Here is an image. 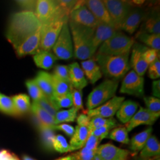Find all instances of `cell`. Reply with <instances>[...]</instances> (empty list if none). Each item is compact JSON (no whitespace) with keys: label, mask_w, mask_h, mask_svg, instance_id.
<instances>
[{"label":"cell","mask_w":160,"mask_h":160,"mask_svg":"<svg viewBox=\"0 0 160 160\" xmlns=\"http://www.w3.org/2000/svg\"><path fill=\"white\" fill-rule=\"evenodd\" d=\"M26 86L29 92V95L33 99V102H38L45 96L34 79L27 80L26 82Z\"/></svg>","instance_id":"36"},{"label":"cell","mask_w":160,"mask_h":160,"mask_svg":"<svg viewBox=\"0 0 160 160\" xmlns=\"http://www.w3.org/2000/svg\"><path fill=\"white\" fill-rule=\"evenodd\" d=\"M125 101V97L115 96L97 108L87 111L90 118L100 117L103 118H113L119 109L122 103Z\"/></svg>","instance_id":"11"},{"label":"cell","mask_w":160,"mask_h":160,"mask_svg":"<svg viewBox=\"0 0 160 160\" xmlns=\"http://www.w3.org/2000/svg\"><path fill=\"white\" fill-rule=\"evenodd\" d=\"M148 76L151 79L155 80L159 78L160 76V57H158L154 61L149 65Z\"/></svg>","instance_id":"44"},{"label":"cell","mask_w":160,"mask_h":160,"mask_svg":"<svg viewBox=\"0 0 160 160\" xmlns=\"http://www.w3.org/2000/svg\"><path fill=\"white\" fill-rule=\"evenodd\" d=\"M138 103L131 100L124 101L116 112L117 118L123 123H127L136 113Z\"/></svg>","instance_id":"24"},{"label":"cell","mask_w":160,"mask_h":160,"mask_svg":"<svg viewBox=\"0 0 160 160\" xmlns=\"http://www.w3.org/2000/svg\"><path fill=\"white\" fill-rule=\"evenodd\" d=\"M68 21L55 20L42 24L40 30V51H49L55 45L64 23Z\"/></svg>","instance_id":"6"},{"label":"cell","mask_w":160,"mask_h":160,"mask_svg":"<svg viewBox=\"0 0 160 160\" xmlns=\"http://www.w3.org/2000/svg\"><path fill=\"white\" fill-rule=\"evenodd\" d=\"M41 27L42 23L34 12L27 11L16 12L10 17L6 38L14 49H16Z\"/></svg>","instance_id":"1"},{"label":"cell","mask_w":160,"mask_h":160,"mask_svg":"<svg viewBox=\"0 0 160 160\" xmlns=\"http://www.w3.org/2000/svg\"><path fill=\"white\" fill-rule=\"evenodd\" d=\"M72 154L74 155L77 160H92L96 155V151H91L83 147L80 149L78 152Z\"/></svg>","instance_id":"45"},{"label":"cell","mask_w":160,"mask_h":160,"mask_svg":"<svg viewBox=\"0 0 160 160\" xmlns=\"http://www.w3.org/2000/svg\"><path fill=\"white\" fill-rule=\"evenodd\" d=\"M102 141L100 139L95 137L92 133H89L88 137L84 146L86 148L93 151H96L97 148L99 146V143Z\"/></svg>","instance_id":"46"},{"label":"cell","mask_w":160,"mask_h":160,"mask_svg":"<svg viewBox=\"0 0 160 160\" xmlns=\"http://www.w3.org/2000/svg\"><path fill=\"white\" fill-rule=\"evenodd\" d=\"M148 49L147 47L135 43L132 46L131 57L129 61L131 68L138 75L142 77L147 71L148 65L144 60L143 53Z\"/></svg>","instance_id":"15"},{"label":"cell","mask_w":160,"mask_h":160,"mask_svg":"<svg viewBox=\"0 0 160 160\" xmlns=\"http://www.w3.org/2000/svg\"><path fill=\"white\" fill-rule=\"evenodd\" d=\"M119 83V80L106 79L94 88L87 98L88 110L97 108L114 97Z\"/></svg>","instance_id":"5"},{"label":"cell","mask_w":160,"mask_h":160,"mask_svg":"<svg viewBox=\"0 0 160 160\" xmlns=\"http://www.w3.org/2000/svg\"><path fill=\"white\" fill-rule=\"evenodd\" d=\"M58 59L68 60L74 55V47L68 22L64 23L58 39L53 46Z\"/></svg>","instance_id":"7"},{"label":"cell","mask_w":160,"mask_h":160,"mask_svg":"<svg viewBox=\"0 0 160 160\" xmlns=\"http://www.w3.org/2000/svg\"><path fill=\"white\" fill-rule=\"evenodd\" d=\"M136 38L145 45L160 52V34H149L142 32H138Z\"/></svg>","instance_id":"30"},{"label":"cell","mask_w":160,"mask_h":160,"mask_svg":"<svg viewBox=\"0 0 160 160\" xmlns=\"http://www.w3.org/2000/svg\"><path fill=\"white\" fill-rule=\"evenodd\" d=\"M152 95L156 98H160V80H155L152 82Z\"/></svg>","instance_id":"53"},{"label":"cell","mask_w":160,"mask_h":160,"mask_svg":"<svg viewBox=\"0 0 160 160\" xmlns=\"http://www.w3.org/2000/svg\"><path fill=\"white\" fill-rule=\"evenodd\" d=\"M84 2V1H78L74 8L69 14V22L89 28L96 29L99 22Z\"/></svg>","instance_id":"9"},{"label":"cell","mask_w":160,"mask_h":160,"mask_svg":"<svg viewBox=\"0 0 160 160\" xmlns=\"http://www.w3.org/2000/svg\"><path fill=\"white\" fill-rule=\"evenodd\" d=\"M71 94L72 96L73 107L78 111L79 110L83 109L82 104V92L81 90H77L71 87Z\"/></svg>","instance_id":"42"},{"label":"cell","mask_w":160,"mask_h":160,"mask_svg":"<svg viewBox=\"0 0 160 160\" xmlns=\"http://www.w3.org/2000/svg\"><path fill=\"white\" fill-rule=\"evenodd\" d=\"M120 93L137 97L144 95V79L132 70L124 77L120 87Z\"/></svg>","instance_id":"10"},{"label":"cell","mask_w":160,"mask_h":160,"mask_svg":"<svg viewBox=\"0 0 160 160\" xmlns=\"http://www.w3.org/2000/svg\"><path fill=\"white\" fill-rule=\"evenodd\" d=\"M53 97H59L71 92V84L52 75Z\"/></svg>","instance_id":"31"},{"label":"cell","mask_w":160,"mask_h":160,"mask_svg":"<svg viewBox=\"0 0 160 160\" xmlns=\"http://www.w3.org/2000/svg\"><path fill=\"white\" fill-rule=\"evenodd\" d=\"M135 39L118 31L100 46L97 53L107 55H120L130 53L135 44Z\"/></svg>","instance_id":"4"},{"label":"cell","mask_w":160,"mask_h":160,"mask_svg":"<svg viewBox=\"0 0 160 160\" xmlns=\"http://www.w3.org/2000/svg\"><path fill=\"white\" fill-rule=\"evenodd\" d=\"M143 58L148 65L152 63L158 57H160V52L151 48H148L143 52Z\"/></svg>","instance_id":"47"},{"label":"cell","mask_w":160,"mask_h":160,"mask_svg":"<svg viewBox=\"0 0 160 160\" xmlns=\"http://www.w3.org/2000/svg\"><path fill=\"white\" fill-rule=\"evenodd\" d=\"M145 2L144 1H137V0H135V1H129V3L131 4V6H132V4L133 5H135L137 7L139 6H141V5L143 4V3Z\"/></svg>","instance_id":"55"},{"label":"cell","mask_w":160,"mask_h":160,"mask_svg":"<svg viewBox=\"0 0 160 160\" xmlns=\"http://www.w3.org/2000/svg\"><path fill=\"white\" fill-rule=\"evenodd\" d=\"M78 110L74 107L68 110L58 111L54 117L56 125L63 122H74L77 118Z\"/></svg>","instance_id":"32"},{"label":"cell","mask_w":160,"mask_h":160,"mask_svg":"<svg viewBox=\"0 0 160 160\" xmlns=\"http://www.w3.org/2000/svg\"><path fill=\"white\" fill-rule=\"evenodd\" d=\"M96 154L102 160H128L131 152L112 143H108L98 146Z\"/></svg>","instance_id":"13"},{"label":"cell","mask_w":160,"mask_h":160,"mask_svg":"<svg viewBox=\"0 0 160 160\" xmlns=\"http://www.w3.org/2000/svg\"><path fill=\"white\" fill-rule=\"evenodd\" d=\"M143 101L147 108L149 111L154 113H160V98L153 96L143 97Z\"/></svg>","instance_id":"41"},{"label":"cell","mask_w":160,"mask_h":160,"mask_svg":"<svg viewBox=\"0 0 160 160\" xmlns=\"http://www.w3.org/2000/svg\"><path fill=\"white\" fill-rule=\"evenodd\" d=\"M58 58L55 55L49 51H39L33 57L36 65L44 69H49L53 67Z\"/></svg>","instance_id":"27"},{"label":"cell","mask_w":160,"mask_h":160,"mask_svg":"<svg viewBox=\"0 0 160 160\" xmlns=\"http://www.w3.org/2000/svg\"><path fill=\"white\" fill-rule=\"evenodd\" d=\"M84 4L92 12L93 16L99 23L107 24L114 27L113 23L103 1L87 0L84 1Z\"/></svg>","instance_id":"16"},{"label":"cell","mask_w":160,"mask_h":160,"mask_svg":"<svg viewBox=\"0 0 160 160\" xmlns=\"http://www.w3.org/2000/svg\"><path fill=\"white\" fill-rule=\"evenodd\" d=\"M140 32L149 34H160V12L157 9L152 10L143 20Z\"/></svg>","instance_id":"20"},{"label":"cell","mask_w":160,"mask_h":160,"mask_svg":"<svg viewBox=\"0 0 160 160\" xmlns=\"http://www.w3.org/2000/svg\"><path fill=\"white\" fill-rule=\"evenodd\" d=\"M152 128L149 127L145 130L135 135L131 140L130 148L134 152L141 151L145 146L148 139L151 135Z\"/></svg>","instance_id":"28"},{"label":"cell","mask_w":160,"mask_h":160,"mask_svg":"<svg viewBox=\"0 0 160 160\" xmlns=\"http://www.w3.org/2000/svg\"><path fill=\"white\" fill-rule=\"evenodd\" d=\"M40 30H38L15 49L18 57H23L28 55H35L40 51Z\"/></svg>","instance_id":"17"},{"label":"cell","mask_w":160,"mask_h":160,"mask_svg":"<svg viewBox=\"0 0 160 160\" xmlns=\"http://www.w3.org/2000/svg\"><path fill=\"white\" fill-rule=\"evenodd\" d=\"M0 112L12 116H17L12 98L0 92Z\"/></svg>","instance_id":"35"},{"label":"cell","mask_w":160,"mask_h":160,"mask_svg":"<svg viewBox=\"0 0 160 160\" xmlns=\"http://www.w3.org/2000/svg\"><path fill=\"white\" fill-rule=\"evenodd\" d=\"M61 80H63L65 82L70 84L69 67L67 65H58L55 67L53 74Z\"/></svg>","instance_id":"43"},{"label":"cell","mask_w":160,"mask_h":160,"mask_svg":"<svg viewBox=\"0 0 160 160\" xmlns=\"http://www.w3.org/2000/svg\"><path fill=\"white\" fill-rule=\"evenodd\" d=\"M17 116L25 114L31 108L30 97L25 94H19L12 97Z\"/></svg>","instance_id":"29"},{"label":"cell","mask_w":160,"mask_h":160,"mask_svg":"<svg viewBox=\"0 0 160 160\" xmlns=\"http://www.w3.org/2000/svg\"><path fill=\"white\" fill-rule=\"evenodd\" d=\"M147 14L148 12L142 8H132L122 25L121 30H123L129 34L134 33L147 16Z\"/></svg>","instance_id":"14"},{"label":"cell","mask_w":160,"mask_h":160,"mask_svg":"<svg viewBox=\"0 0 160 160\" xmlns=\"http://www.w3.org/2000/svg\"><path fill=\"white\" fill-rule=\"evenodd\" d=\"M103 2L113 23L114 28L120 31L122 25L132 6L129 2L125 1L104 0Z\"/></svg>","instance_id":"8"},{"label":"cell","mask_w":160,"mask_h":160,"mask_svg":"<svg viewBox=\"0 0 160 160\" xmlns=\"http://www.w3.org/2000/svg\"><path fill=\"white\" fill-rule=\"evenodd\" d=\"M82 70L90 82L94 84L102 77V72L97 62L93 59H89L81 62Z\"/></svg>","instance_id":"22"},{"label":"cell","mask_w":160,"mask_h":160,"mask_svg":"<svg viewBox=\"0 0 160 160\" xmlns=\"http://www.w3.org/2000/svg\"><path fill=\"white\" fill-rule=\"evenodd\" d=\"M160 144L159 141L154 135H151L142 149L141 151L140 157L142 160L150 159L152 157L160 156Z\"/></svg>","instance_id":"26"},{"label":"cell","mask_w":160,"mask_h":160,"mask_svg":"<svg viewBox=\"0 0 160 160\" xmlns=\"http://www.w3.org/2000/svg\"><path fill=\"white\" fill-rule=\"evenodd\" d=\"M34 103L37 104L42 109L45 110L53 117H55L59 109L58 108L52 98L45 96L38 102Z\"/></svg>","instance_id":"38"},{"label":"cell","mask_w":160,"mask_h":160,"mask_svg":"<svg viewBox=\"0 0 160 160\" xmlns=\"http://www.w3.org/2000/svg\"><path fill=\"white\" fill-rule=\"evenodd\" d=\"M22 160H36L30 157V156H28L27 155H24L22 157Z\"/></svg>","instance_id":"57"},{"label":"cell","mask_w":160,"mask_h":160,"mask_svg":"<svg viewBox=\"0 0 160 160\" xmlns=\"http://www.w3.org/2000/svg\"><path fill=\"white\" fill-rule=\"evenodd\" d=\"M70 84L73 88L82 90L88 85L84 74L77 62L71 63L68 66Z\"/></svg>","instance_id":"19"},{"label":"cell","mask_w":160,"mask_h":160,"mask_svg":"<svg viewBox=\"0 0 160 160\" xmlns=\"http://www.w3.org/2000/svg\"><path fill=\"white\" fill-rule=\"evenodd\" d=\"M57 1L58 5L61 8H62L65 11L68 12L69 14L74 8L75 7L78 2V1H72V0H61V1Z\"/></svg>","instance_id":"50"},{"label":"cell","mask_w":160,"mask_h":160,"mask_svg":"<svg viewBox=\"0 0 160 160\" xmlns=\"http://www.w3.org/2000/svg\"><path fill=\"white\" fill-rule=\"evenodd\" d=\"M30 109L39 122V128H50L53 129L56 125L54 117L48 113L45 110L42 109L40 106L34 102L31 105Z\"/></svg>","instance_id":"21"},{"label":"cell","mask_w":160,"mask_h":160,"mask_svg":"<svg viewBox=\"0 0 160 160\" xmlns=\"http://www.w3.org/2000/svg\"><path fill=\"white\" fill-rule=\"evenodd\" d=\"M53 148L60 153H65L71 151L70 147L67 139L61 135H57L53 141Z\"/></svg>","instance_id":"39"},{"label":"cell","mask_w":160,"mask_h":160,"mask_svg":"<svg viewBox=\"0 0 160 160\" xmlns=\"http://www.w3.org/2000/svg\"><path fill=\"white\" fill-rule=\"evenodd\" d=\"M90 133V130L86 126H77L75 128L74 135L69 142L71 151L78 150L84 147Z\"/></svg>","instance_id":"23"},{"label":"cell","mask_w":160,"mask_h":160,"mask_svg":"<svg viewBox=\"0 0 160 160\" xmlns=\"http://www.w3.org/2000/svg\"><path fill=\"white\" fill-rule=\"evenodd\" d=\"M117 125V122L113 118H103L100 117H93L91 118L90 122L88 128L90 132L94 129L106 126L111 127L113 129L116 128Z\"/></svg>","instance_id":"33"},{"label":"cell","mask_w":160,"mask_h":160,"mask_svg":"<svg viewBox=\"0 0 160 160\" xmlns=\"http://www.w3.org/2000/svg\"><path fill=\"white\" fill-rule=\"evenodd\" d=\"M17 4L23 8L24 11L31 12H34L36 10L37 1H32V0H22V1H17Z\"/></svg>","instance_id":"49"},{"label":"cell","mask_w":160,"mask_h":160,"mask_svg":"<svg viewBox=\"0 0 160 160\" xmlns=\"http://www.w3.org/2000/svg\"><path fill=\"white\" fill-rule=\"evenodd\" d=\"M72 35V43L75 57L81 60L89 59L95 54L96 49L93 46L95 29L89 28L69 22Z\"/></svg>","instance_id":"2"},{"label":"cell","mask_w":160,"mask_h":160,"mask_svg":"<svg viewBox=\"0 0 160 160\" xmlns=\"http://www.w3.org/2000/svg\"><path fill=\"white\" fill-rule=\"evenodd\" d=\"M107 138L124 144H129L130 142L128 137V132L126 127L120 126L114 128L110 132Z\"/></svg>","instance_id":"34"},{"label":"cell","mask_w":160,"mask_h":160,"mask_svg":"<svg viewBox=\"0 0 160 160\" xmlns=\"http://www.w3.org/2000/svg\"><path fill=\"white\" fill-rule=\"evenodd\" d=\"M41 133V139L42 144L45 148L48 150H52L53 141L55 137L54 130L50 128H39Z\"/></svg>","instance_id":"37"},{"label":"cell","mask_w":160,"mask_h":160,"mask_svg":"<svg viewBox=\"0 0 160 160\" xmlns=\"http://www.w3.org/2000/svg\"><path fill=\"white\" fill-rule=\"evenodd\" d=\"M152 160V159H151V158H150V159H147V160Z\"/></svg>","instance_id":"60"},{"label":"cell","mask_w":160,"mask_h":160,"mask_svg":"<svg viewBox=\"0 0 160 160\" xmlns=\"http://www.w3.org/2000/svg\"><path fill=\"white\" fill-rule=\"evenodd\" d=\"M10 160H19L18 158V157H17V156H16L15 155L12 154V157H11V158H10Z\"/></svg>","instance_id":"58"},{"label":"cell","mask_w":160,"mask_h":160,"mask_svg":"<svg viewBox=\"0 0 160 160\" xmlns=\"http://www.w3.org/2000/svg\"><path fill=\"white\" fill-rule=\"evenodd\" d=\"M129 53L120 55H107L96 53L95 61L102 74L111 79L119 80L123 78L131 68Z\"/></svg>","instance_id":"3"},{"label":"cell","mask_w":160,"mask_h":160,"mask_svg":"<svg viewBox=\"0 0 160 160\" xmlns=\"http://www.w3.org/2000/svg\"><path fill=\"white\" fill-rule=\"evenodd\" d=\"M45 96L49 98L53 97L52 75L45 71H39L34 79Z\"/></svg>","instance_id":"25"},{"label":"cell","mask_w":160,"mask_h":160,"mask_svg":"<svg viewBox=\"0 0 160 160\" xmlns=\"http://www.w3.org/2000/svg\"><path fill=\"white\" fill-rule=\"evenodd\" d=\"M57 160H77L74 155L73 154L69 155L68 156L66 157H63L62 158H60L59 159H57Z\"/></svg>","instance_id":"56"},{"label":"cell","mask_w":160,"mask_h":160,"mask_svg":"<svg viewBox=\"0 0 160 160\" xmlns=\"http://www.w3.org/2000/svg\"><path fill=\"white\" fill-rule=\"evenodd\" d=\"M112 129H113V128L109 126L102 127L92 130V131L90 132V133H92L95 137L98 138L99 139L102 140L104 138L108 137L110 132Z\"/></svg>","instance_id":"48"},{"label":"cell","mask_w":160,"mask_h":160,"mask_svg":"<svg viewBox=\"0 0 160 160\" xmlns=\"http://www.w3.org/2000/svg\"><path fill=\"white\" fill-rule=\"evenodd\" d=\"M118 32L113 26L104 23H99L95 29L93 37V46L97 50L98 46L108 40Z\"/></svg>","instance_id":"18"},{"label":"cell","mask_w":160,"mask_h":160,"mask_svg":"<svg viewBox=\"0 0 160 160\" xmlns=\"http://www.w3.org/2000/svg\"><path fill=\"white\" fill-rule=\"evenodd\" d=\"M160 113H154L146 108L141 107L134 116L127 123L126 128L128 132H131L132 129L141 125H152L159 118Z\"/></svg>","instance_id":"12"},{"label":"cell","mask_w":160,"mask_h":160,"mask_svg":"<svg viewBox=\"0 0 160 160\" xmlns=\"http://www.w3.org/2000/svg\"><path fill=\"white\" fill-rule=\"evenodd\" d=\"M91 118H90L87 114H81L77 118V121L78 126H86L88 127Z\"/></svg>","instance_id":"52"},{"label":"cell","mask_w":160,"mask_h":160,"mask_svg":"<svg viewBox=\"0 0 160 160\" xmlns=\"http://www.w3.org/2000/svg\"><path fill=\"white\" fill-rule=\"evenodd\" d=\"M12 154L7 150H2L0 151V160H10Z\"/></svg>","instance_id":"54"},{"label":"cell","mask_w":160,"mask_h":160,"mask_svg":"<svg viewBox=\"0 0 160 160\" xmlns=\"http://www.w3.org/2000/svg\"><path fill=\"white\" fill-rule=\"evenodd\" d=\"M52 99L59 109L61 108H69L73 106L71 92L68 94L59 97H53Z\"/></svg>","instance_id":"40"},{"label":"cell","mask_w":160,"mask_h":160,"mask_svg":"<svg viewBox=\"0 0 160 160\" xmlns=\"http://www.w3.org/2000/svg\"><path fill=\"white\" fill-rule=\"evenodd\" d=\"M152 160H160V156H158V157H155L154 159H152Z\"/></svg>","instance_id":"59"},{"label":"cell","mask_w":160,"mask_h":160,"mask_svg":"<svg viewBox=\"0 0 160 160\" xmlns=\"http://www.w3.org/2000/svg\"><path fill=\"white\" fill-rule=\"evenodd\" d=\"M53 129L62 131L69 137H72L75 132V128L73 126L68 124H65V123L56 125L54 127Z\"/></svg>","instance_id":"51"}]
</instances>
